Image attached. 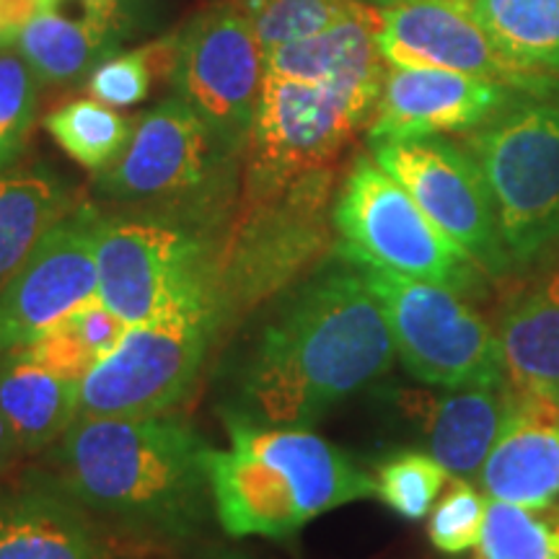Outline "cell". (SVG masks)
Returning a JSON list of instances; mask_svg holds the SVG:
<instances>
[{"mask_svg": "<svg viewBox=\"0 0 559 559\" xmlns=\"http://www.w3.org/2000/svg\"><path fill=\"white\" fill-rule=\"evenodd\" d=\"M394 358L386 313L347 262L319 272L264 326L223 415L270 428H311L389 373Z\"/></svg>", "mask_w": 559, "mask_h": 559, "instance_id": "1", "label": "cell"}, {"mask_svg": "<svg viewBox=\"0 0 559 559\" xmlns=\"http://www.w3.org/2000/svg\"><path fill=\"white\" fill-rule=\"evenodd\" d=\"M58 487L122 526L185 539L207 519V445L177 417H79L58 440Z\"/></svg>", "mask_w": 559, "mask_h": 559, "instance_id": "2", "label": "cell"}, {"mask_svg": "<svg viewBox=\"0 0 559 559\" xmlns=\"http://www.w3.org/2000/svg\"><path fill=\"white\" fill-rule=\"evenodd\" d=\"M223 417L230 445L207 451V479L218 523L234 539H288L321 513L376 498V479L309 428Z\"/></svg>", "mask_w": 559, "mask_h": 559, "instance_id": "3", "label": "cell"}, {"mask_svg": "<svg viewBox=\"0 0 559 559\" xmlns=\"http://www.w3.org/2000/svg\"><path fill=\"white\" fill-rule=\"evenodd\" d=\"M334 169L285 181H241V200L215 251V313L236 319L304 275L330 243Z\"/></svg>", "mask_w": 559, "mask_h": 559, "instance_id": "4", "label": "cell"}, {"mask_svg": "<svg viewBox=\"0 0 559 559\" xmlns=\"http://www.w3.org/2000/svg\"><path fill=\"white\" fill-rule=\"evenodd\" d=\"M99 298L128 326L215 313V254L192 230L153 218L96 221Z\"/></svg>", "mask_w": 559, "mask_h": 559, "instance_id": "5", "label": "cell"}, {"mask_svg": "<svg viewBox=\"0 0 559 559\" xmlns=\"http://www.w3.org/2000/svg\"><path fill=\"white\" fill-rule=\"evenodd\" d=\"M544 94L502 107L469 138L513 267L559 239V99Z\"/></svg>", "mask_w": 559, "mask_h": 559, "instance_id": "6", "label": "cell"}, {"mask_svg": "<svg viewBox=\"0 0 559 559\" xmlns=\"http://www.w3.org/2000/svg\"><path fill=\"white\" fill-rule=\"evenodd\" d=\"M349 264L379 298L412 379L445 391L502 386L500 334L461 293L376 264Z\"/></svg>", "mask_w": 559, "mask_h": 559, "instance_id": "7", "label": "cell"}, {"mask_svg": "<svg viewBox=\"0 0 559 559\" xmlns=\"http://www.w3.org/2000/svg\"><path fill=\"white\" fill-rule=\"evenodd\" d=\"M334 254L400 275L469 293L479 267L432 223L415 198L376 158L358 156L332 205Z\"/></svg>", "mask_w": 559, "mask_h": 559, "instance_id": "8", "label": "cell"}, {"mask_svg": "<svg viewBox=\"0 0 559 559\" xmlns=\"http://www.w3.org/2000/svg\"><path fill=\"white\" fill-rule=\"evenodd\" d=\"M264 79L267 52L241 0H223L177 32L171 83L230 156L247 151Z\"/></svg>", "mask_w": 559, "mask_h": 559, "instance_id": "9", "label": "cell"}, {"mask_svg": "<svg viewBox=\"0 0 559 559\" xmlns=\"http://www.w3.org/2000/svg\"><path fill=\"white\" fill-rule=\"evenodd\" d=\"M379 99L358 91L270 75L247 143L243 181H285L334 169L349 138L373 120Z\"/></svg>", "mask_w": 559, "mask_h": 559, "instance_id": "10", "label": "cell"}, {"mask_svg": "<svg viewBox=\"0 0 559 559\" xmlns=\"http://www.w3.org/2000/svg\"><path fill=\"white\" fill-rule=\"evenodd\" d=\"M215 321L171 319L128 326L81 379L79 417H160L198 381Z\"/></svg>", "mask_w": 559, "mask_h": 559, "instance_id": "11", "label": "cell"}, {"mask_svg": "<svg viewBox=\"0 0 559 559\" xmlns=\"http://www.w3.org/2000/svg\"><path fill=\"white\" fill-rule=\"evenodd\" d=\"M376 164L407 190L423 213L489 277L513 262L502 241L495 200L477 158L443 138L370 143Z\"/></svg>", "mask_w": 559, "mask_h": 559, "instance_id": "12", "label": "cell"}, {"mask_svg": "<svg viewBox=\"0 0 559 559\" xmlns=\"http://www.w3.org/2000/svg\"><path fill=\"white\" fill-rule=\"evenodd\" d=\"M226 158L234 156L177 94L138 117L124 151L96 174L94 187L120 202H200Z\"/></svg>", "mask_w": 559, "mask_h": 559, "instance_id": "13", "label": "cell"}, {"mask_svg": "<svg viewBox=\"0 0 559 559\" xmlns=\"http://www.w3.org/2000/svg\"><path fill=\"white\" fill-rule=\"evenodd\" d=\"M96 221L91 207L68 213L41 236L0 288V353L29 345L99 296Z\"/></svg>", "mask_w": 559, "mask_h": 559, "instance_id": "14", "label": "cell"}, {"mask_svg": "<svg viewBox=\"0 0 559 559\" xmlns=\"http://www.w3.org/2000/svg\"><path fill=\"white\" fill-rule=\"evenodd\" d=\"M376 45L386 66L438 68L542 94L549 79L515 68L464 0H391L376 9Z\"/></svg>", "mask_w": 559, "mask_h": 559, "instance_id": "15", "label": "cell"}, {"mask_svg": "<svg viewBox=\"0 0 559 559\" xmlns=\"http://www.w3.org/2000/svg\"><path fill=\"white\" fill-rule=\"evenodd\" d=\"M508 96L510 86L481 75L389 66L368 140H417L481 128L506 107Z\"/></svg>", "mask_w": 559, "mask_h": 559, "instance_id": "16", "label": "cell"}, {"mask_svg": "<svg viewBox=\"0 0 559 559\" xmlns=\"http://www.w3.org/2000/svg\"><path fill=\"white\" fill-rule=\"evenodd\" d=\"M130 19L104 0H39L11 47L45 86H73L120 50Z\"/></svg>", "mask_w": 559, "mask_h": 559, "instance_id": "17", "label": "cell"}, {"mask_svg": "<svg viewBox=\"0 0 559 559\" xmlns=\"http://www.w3.org/2000/svg\"><path fill=\"white\" fill-rule=\"evenodd\" d=\"M487 498L526 508L559 506V412L515 394L479 472Z\"/></svg>", "mask_w": 559, "mask_h": 559, "instance_id": "18", "label": "cell"}, {"mask_svg": "<svg viewBox=\"0 0 559 559\" xmlns=\"http://www.w3.org/2000/svg\"><path fill=\"white\" fill-rule=\"evenodd\" d=\"M0 559H104L83 508L58 481L0 495Z\"/></svg>", "mask_w": 559, "mask_h": 559, "instance_id": "19", "label": "cell"}, {"mask_svg": "<svg viewBox=\"0 0 559 559\" xmlns=\"http://www.w3.org/2000/svg\"><path fill=\"white\" fill-rule=\"evenodd\" d=\"M267 73L304 83H324L379 99L386 75L376 45V9L362 5L317 37L293 41L267 52Z\"/></svg>", "mask_w": 559, "mask_h": 559, "instance_id": "20", "label": "cell"}, {"mask_svg": "<svg viewBox=\"0 0 559 559\" xmlns=\"http://www.w3.org/2000/svg\"><path fill=\"white\" fill-rule=\"evenodd\" d=\"M513 391L461 389L443 396H428L415 409L428 438L430 456L453 479L477 481L481 466L492 451L506 423Z\"/></svg>", "mask_w": 559, "mask_h": 559, "instance_id": "21", "label": "cell"}, {"mask_svg": "<svg viewBox=\"0 0 559 559\" xmlns=\"http://www.w3.org/2000/svg\"><path fill=\"white\" fill-rule=\"evenodd\" d=\"M81 381L37 366L21 349L0 355V415L24 453H39L79 419Z\"/></svg>", "mask_w": 559, "mask_h": 559, "instance_id": "22", "label": "cell"}, {"mask_svg": "<svg viewBox=\"0 0 559 559\" xmlns=\"http://www.w3.org/2000/svg\"><path fill=\"white\" fill-rule=\"evenodd\" d=\"M506 376L515 394L559 412V304L542 288L508 306L500 324Z\"/></svg>", "mask_w": 559, "mask_h": 559, "instance_id": "23", "label": "cell"}, {"mask_svg": "<svg viewBox=\"0 0 559 559\" xmlns=\"http://www.w3.org/2000/svg\"><path fill=\"white\" fill-rule=\"evenodd\" d=\"M495 47L531 75L559 73V0H464Z\"/></svg>", "mask_w": 559, "mask_h": 559, "instance_id": "24", "label": "cell"}, {"mask_svg": "<svg viewBox=\"0 0 559 559\" xmlns=\"http://www.w3.org/2000/svg\"><path fill=\"white\" fill-rule=\"evenodd\" d=\"M66 215L68 194L52 174H0V283L21 267L41 236Z\"/></svg>", "mask_w": 559, "mask_h": 559, "instance_id": "25", "label": "cell"}, {"mask_svg": "<svg viewBox=\"0 0 559 559\" xmlns=\"http://www.w3.org/2000/svg\"><path fill=\"white\" fill-rule=\"evenodd\" d=\"M135 120L96 99H70L45 117V130L60 151L86 171L99 174L128 145Z\"/></svg>", "mask_w": 559, "mask_h": 559, "instance_id": "26", "label": "cell"}, {"mask_svg": "<svg viewBox=\"0 0 559 559\" xmlns=\"http://www.w3.org/2000/svg\"><path fill=\"white\" fill-rule=\"evenodd\" d=\"M477 559H559V506L526 508L487 498Z\"/></svg>", "mask_w": 559, "mask_h": 559, "instance_id": "27", "label": "cell"}, {"mask_svg": "<svg viewBox=\"0 0 559 559\" xmlns=\"http://www.w3.org/2000/svg\"><path fill=\"white\" fill-rule=\"evenodd\" d=\"M177 68V34L130 52H115L83 81L91 99L107 107H135L151 94L156 81H171Z\"/></svg>", "mask_w": 559, "mask_h": 559, "instance_id": "28", "label": "cell"}, {"mask_svg": "<svg viewBox=\"0 0 559 559\" xmlns=\"http://www.w3.org/2000/svg\"><path fill=\"white\" fill-rule=\"evenodd\" d=\"M264 52L317 37L358 13L360 0H241Z\"/></svg>", "mask_w": 559, "mask_h": 559, "instance_id": "29", "label": "cell"}, {"mask_svg": "<svg viewBox=\"0 0 559 559\" xmlns=\"http://www.w3.org/2000/svg\"><path fill=\"white\" fill-rule=\"evenodd\" d=\"M451 474L430 453L402 451L389 456L376 472V498L409 521L430 515L440 489Z\"/></svg>", "mask_w": 559, "mask_h": 559, "instance_id": "30", "label": "cell"}, {"mask_svg": "<svg viewBox=\"0 0 559 559\" xmlns=\"http://www.w3.org/2000/svg\"><path fill=\"white\" fill-rule=\"evenodd\" d=\"M39 79L21 55L0 52V169L21 156L37 117Z\"/></svg>", "mask_w": 559, "mask_h": 559, "instance_id": "31", "label": "cell"}, {"mask_svg": "<svg viewBox=\"0 0 559 559\" xmlns=\"http://www.w3.org/2000/svg\"><path fill=\"white\" fill-rule=\"evenodd\" d=\"M485 513L487 495L474 489L472 481L456 479L430 510L428 536L432 547L443 555H461V551L477 549Z\"/></svg>", "mask_w": 559, "mask_h": 559, "instance_id": "32", "label": "cell"}, {"mask_svg": "<svg viewBox=\"0 0 559 559\" xmlns=\"http://www.w3.org/2000/svg\"><path fill=\"white\" fill-rule=\"evenodd\" d=\"M21 445H19V438L13 436V430L9 428V423H5V417L0 415V472H5L13 461L19 459Z\"/></svg>", "mask_w": 559, "mask_h": 559, "instance_id": "33", "label": "cell"}, {"mask_svg": "<svg viewBox=\"0 0 559 559\" xmlns=\"http://www.w3.org/2000/svg\"><path fill=\"white\" fill-rule=\"evenodd\" d=\"M192 559H254L249 555H243L239 549H226V547H210L202 549L200 555H194Z\"/></svg>", "mask_w": 559, "mask_h": 559, "instance_id": "34", "label": "cell"}, {"mask_svg": "<svg viewBox=\"0 0 559 559\" xmlns=\"http://www.w3.org/2000/svg\"><path fill=\"white\" fill-rule=\"evenodd\" d=\"M542 290L547 293L551 300H557V304H559V262L555 264V267H551L547 280L542 283Z\"/></svg>", "mask_w": 559, "mask_h": 559, "instance_id": "35", "label": "cell"}, {"mask_svg": "<svg viewBox=\"0 0 559 559\" xmlns=\"http://www.w3.org/2000/svg\"><path fill=\"white\" fill-rule=\"evenodd\" d=\"M104 3L111 5L117 13H122L124 19H130V13L135 11V5L140 3V0H104Z\"/></svg>", "mask_w": 559, "mask_h": 559, "instance_id": "36", "label": "cell"}, {"mask_svg": "<svg viewBox=\"0 0 559 559\" xmlns=\"http://www.w3.org/2000/svg\"><path fill=\"white\" fill-rule=\"evenodd\" d=\"M5 47H11V37L0 29V50H5Z\"/></svg>", "mask_w": 559, "mask_h": 559, "instance_id": "37", "label": "cell"}, {"mask_svg": "<svg viewBox=\"0 0 559 559\" xmlns=\"http://www.w3.org/2000/svg\"><path fill=\"white\" fill-rule=\"evenodd\" d=\"M0 355H3V353H0Z\"/></svg>", "mask_w": 559, "mask_h": 559, "instance_id": "38", "label": "cell"}]
</instances>
